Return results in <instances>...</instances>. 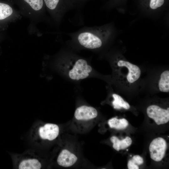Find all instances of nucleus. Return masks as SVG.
<instances>
[{
	"label": "nucleus",
	"mask_w": 169,
	"mask_h": 169,
	"mask_svg": "<svg viewBox=\"0 0 169 169\" xmlns=\"http://www.w3.org/2000/svg\"><path fill=\"white\" fill-rule=\"evenodd\" d=\"M102 31L100 28L95 27H84L71 34V41L86 49H97L103 44Z\"/></svg>",
	"instance_id": "obj_1"
},
{
	"label": "nucleus",
	"mask_w": 169,
	"mask_h": 169,
	"mask_svg": "<svg viewBox=\"0 0 169 169\" xmlns=\"http://www.w3.org/2000/svg\"><path fill=\"white\" fill-rule=\"evenodd\" d=\"M21 14L32 20L39 21L44 16L45 6L44 0H16Z\"/></svg>",
	"instance_id": "obj_2"
},
{
	"label": "nucleus",
	"mask_w": 169,
	"mask_h": 169,
	"mask_svg": "<svg viewBox=\"0 0 169 169\" xmlns=\"http://www.w3.org/2000/svg\"><path fill=\"white\" fill-rule=\"evenodd\" d=\"M46 9L55 23L59 25L64 14L74 7L70 0H44Z\"/></svg>",
	"instance_id": "obj_3"
},
{
	"label": "nucleus",
	"mask_w": 169,
	"mask_h": 169,
	"mask_svg": "<svg viewBox=\"0 0 169 169\" xmlns=\"http://www.w3.org/2000/svg\"><path fill=\"white\" fill-rule=\"evenodd\" d=\"M73 59L71 67L68 73L69 78L76 81L87 78L92 71L91 66L84 59L80 58Z\"/></svg>",
	"instance_id": "obj_4"
},
{
	"label": "nucleus",
	"mask_w": 169,
	"mask_h": 169,
	"mask_svg": "<svg viewBox=\"0 0 169 169\" xmlns=\"http://www.w3.org/2000/svg\"><path fill=\"white\" fill-rule=\"evenodd\" d=\"M167 148L166 141L162 138L153 140L149 147L151 158L156 161H161L165 156Z\"/></svg>",
	"instance_id": "obj_5"
},
{
	"label": "nucleus",
	"mask_w": 169,
	"mask_h": 169,
	"mask_svg": "<svg viewBox=\"0 0 169 169\" xmlns=\"http://www.w3.org/2000/svg\"><path fill=\"white\" fill-rule=\"evenodd\" d=\"M148 116L154 120L158 125L166 123L169 120V108H161L156 105L148 106L146 110Z\"/></svg>",
	"instance_id": "obj_6"
},
{
	"label": "nucleus",
	"mask_w": 169,
	"mask_h": 169,
	"mask_svg": "<svg viewBox=\"0 0 169 169\" xmlns=\"http://www.w3.org/2000/svg\"><path fill=\"white\" fill-rule=\"evenodd\" d=\"M117 65L118 67L124 66L128 70L126 79L129 83H133L140 78L141 71L140 68L137 66L123 60L119 61Z\"/></svg>",
	"instance_id": "obj_7"
},
{
	"label": "nucleus",
	"mask_w": 169,
	"mask_h": 169,
	"mask_svg": "<svg viewBox=\"0 0 169 169\" xmlns=\"http://www.w3.org/2000/svg\"><path fill=\"white\" fill-rule=\"evenodd\" d=\"M39 134L43 139L52 141L56 138L59 133L58 126L55 124L47 123L39 127Z\"/></svg>",
	"instance_id": "obj_8"
},
{
	"label": "nucleus",
	"mask_w": 169,
	"mask_h": 169,
	"mask_svg": "<svg viewBox=\"0 0 169 169\" xmlns=\"http://www.w3.org/2000/svg\"><path fill=\"white\" fill-rule=\"evenodd\" d=\"M97 115V111L95 108L85 105L77 108L74 113L75 119L78 120L92 119L96 117Z\"/></svg>",
	"instance_id": "obj_9"
},
{
	"label": "nucleus",
	"mask_w": 169,
	"mask_h": 169,
	"mask_svg": "<svg viewBox=\"0 0 169 169\" xmlns=\"http://www.w3.org/2000/svg\"><path fill=\"white\" fill-rule=\"evenodd\" d=\"M20 14L8 4L0 3V21L9 20L14 22L19 18Z\"/></svg>",
	"instance_id": "obj_10"
},
{
	"label": "nucleus",
	"mask_w": 169,
	"mask_h": 169,
	"mask_svg": "<svg viewBox=\"0 0 169 169\" xmlns=\"http://www.w3.org/2000/svg\"><path fill=\"white\" fill-rule=\"evenodd\" d=\"M77 156L66 149L62 150L59 154L57 162L60 166L69 167L73 165L77 161Z\"/></svg>",
	"instance_id": "obj_11"
},
{
	"label": "nucleus",
	"mask_w": 169,
	"mask_h": 169,
	"mask_svg": "<svg viewBox=\"0 0 169 169\" xmlns=\"http://www.w3.org/2000/svg\"><path fill=\"white\" fill-rule=\"evenodd\" d=\"M110 140L113 143V147L117 151L123 150L130 146L132 142L131 138L129 136H126L125 139L120 140L115 136H112Z\"/></svg>",
	"instance_id": "obj_12"
},
{
	"label": "nucleus",
	"mask_w": 169,
	"mask_h": 169,
	"mask_svg": "<svg viewBox=\"0 0 169 169\" xmlns=\"http://www.w3.org/2000/svg\"><path fill=\"white\" fill-rule=\"evenodd\" d=\"M41 167L40 161L35 159H30L23 160L19 164V169H39Z\"/></svg>",
	"instance_id": "obj_13"
},
{
	"label": "nucleus",
	"mask_w": 169,
	"mask_h": 169,
	"mask_svg": "<svg viewBox=\"0 0 169 169\" xmlns=\"http://www.w3.org/2000/svg\"><path fill=\"white\" fill-rule=\"evenodd\" d=\"M159 88L162 92L169 91V71L167 70L162 72L160 76L158 83Z\"/></svg>",
	"instance_id": "obj_14"
},
{
	"label": "nucleus",
	"mask_w": 169,
	"mask_h": 169,
	"mask_svg": "<svg viewBox=\"0 0 169 169\" xmlns=\"http://www.w3.org/2000/svg\"><path fill=\"white\" fill-rule=\"evenodd\" d=\"M108 124L111 128L120 130L125 128L128 125V122L125 118L118 119L113 118L108 120Z\"/></svg>",
	"instance_id": "obj_15"
},
{
	"label": "nucleus",
	"mask_w": 169,
	"mask_h": 169,
	"mask_svg": "<svg viewBox=\"0 0 169 169\" xmlns=\"http://www.w3.org/2000/svg\"><path fill=\"white\" fill-rule=\"evenodd\" d=\"M112 96L114 98L112 104L115 109H119L121 108L126 110L130 109V105L125 101L121 96L116 94H113Z\"/></svg>",
	"instance_id": "obj_16"
},
{
	"label": "nucleus",
	"mask_w": 169,
	"mask_h": 169,
	"mask_svg": "<svg viewBox=\"0 0 169 169\" xmlns=\"http://www.w3.org/2000/svg\"><path fill=\"white\" fill-rule=\"evenodd\" d=\"M164 2V0H150V6L152 9H156L161 6Z\"/></svg>",
	"instance_id": "obj_17"
},
{
	"label": "nucleus",
	"mask_w": 169,
	"mask_h": 169,
	"mask_svg": "<svg viewBox=\"0 0 169 169\" xmlns=\"http://www.w3.org/2000/svg\"><path fill=\"white\" fill-rule=\"evenodd\" d=\"M131 160L135 164L138 165L142 164L144 162L143 158L138 155H136L133 156Z\"/></svg>",
	"instance_id": "obj_18"
},
{
	"label": "nucleus",
	"mask_w": 169,
	"mask_h": 169,
	"mask_svg": "<svg viewBox=\"0 0 169 169\" xmlns=\"http://www.w3.org/2000/svg\"><path fill=\"white\" fill-rule=\"evenodd\" d=\"M89 0H70L74 7L81 6Z\"/></svg>",
	"instance_id": "obj_19"
},
{
	"label": "nucleus",
	"mask_w": 169,
	"mask_h": 169,
	"mask_svg": "<svg viewBox=\"0 0 169 169\" xmlns=\"http://www.w3.org/2000/svg\"><path fill=\"white\" fill-rule=\"evenodd\" d=\"M127 166L129 169H138V165L135 164L131 160L129 161L127 164Z\"/></svg>",
	"instance_id": "obj_20"
}]
</instances>
